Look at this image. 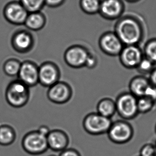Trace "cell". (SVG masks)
Segmentation results:
<instances>
[{"mask_svg":"<svg viewBox=\"0 0 156 156\" xmlns=\"http://www.w3.org/2000/svg\"><path fill=\"white\" fill-rule=\"evenodd\" d=\"M114 32L124 45H139L145 37L143 26L133 17L120 18L115 25Z\"/></svg>","mask_w":156,"mask_h":156,"instance_id":"6da1fadb","label":"cell"},{"mask_svg":"<svg viewBox=\"0 0 156 156\" xmlns=\"http://www.w3.org/2000/svg\"><path fill=\"white\" fill-rule=\"evenodd\" d=\"M30 88L18 79L11 81L6 87L5 92L7 103L15 108L23 107L29 101Z\"/></svg>","mask_w":156,"mask_h":156,"instance_id":"7a4b0ae2","label":"cell"},{"mask_svg":"<svg viewBox=\"0 0 156 156\" xmlns=\"http://www.w3.org/2000/svg\"><path fill=\"white\" fill-rule=\"evenodd\" d=\"M117 113L122 119L132 120L139 114L137 109V98L129 92L120 93L115 100Z\"/></svg>","mask_w":156,"mask_h":156,"instance_id":"3957f363","label":"cell"},{"mask_svg":"<svg viewBox=\"0 0 156 156\" xmlns=\"http://www.w3.org/2000/svg\"><path fill=\"white\" fill-rule=\"evenodd\" d=\"M112 121L96 112H91L84 117L82 121V126L84 131L92 135H102L108 133Z\"/></svg>","mask_w":156,"mask_h":156,"instance_id":"277c9868","label":"cell"},{"mask_svg":"<svg viewBox=\"0 0 156 156\" xmlns=\"http://www.w3.org/2000/svg\"><path fill=\"white\" fill-rule=\"evenodd\" d=\"M21 147L28 154L40 155L48 149L46 137L37 130L26 133L21 140Z\"/></svg>","mask_w":156,"mask_h":156,"instance_id":"5b68a950","label":"cell"},{"mask_svg":"<svg viewBox=\"0 0 156 156\" xmlns=\"http://www.w3.org/2000/svg\"><path fill=\"white\" fill-rule=\"evenodd\" d=\"M134 133L132 125L127 120L122 119L112 122L107 134L109 139L113 143L122 144L131 141Z\"/></svg>","mask_w":156,"mask_h":156,"instance_id":"8992f818","label":"cell"},{"mask_svg":"<svg viewBox=\"0 0 156 156\" xmlns=\"http://www.w3.org/2000/svg\"><path fill=\"white\" fill-rule=\"evenodd\" d=\"M90 53L88 49L82 45H73L66 50L64 59L70 67L79 69L84 67Z\"/></svg>","mask_w":156,"mask_h":156,"instance_id":"52a82bcc","label":"cell"},{"mask_svg":"<svg viewBox=\"0 0 156 156\" xmlns=\"http://www.w3.org/2000/svg\"><path fill=\"white\" fill-rule=\"evenodd\" d=\"M98 44L102 52L110 57H118L124 46L114 31H108L102 34Z\"/></svg>","mask_w":156,"mask_h":156,"instance_id":"ba28073f","label":"cell"},{"mask_svg":"<svg viewBox=\"0 0 156 156\" xmlns=\"http://www.w3.org/2000/svg\"><path fill=\"white\" fill-rule=\"evenodd\" d=\"M61 70L56 63L45 61L39 67V83L42 87H50L59 81Z\"/></svg>","mask_w":156,"mask_h":156,"instance_id":"9c48e42d","label":"cell"},{"mask_svg":"<svg viewBox=\"0 0 156 156\" xmlns=\"http://www.w3.org/2000/svg\"><path fill=\"white\" fill-rule=\"evenodd\" d=\"M118 57L124 67L128 69H136L143 58V50L137 45H124Z\"/></svg>","mask_w":156,"mask_h":156,"instance_id":"30bf717a","label":"cell"},{"mask_svg":"<svg viewBox=\"0 0 156 156\" xmlns=\"http://www.w3.org/2000/svg\"><path fill=\"white\" fill-rule=\"evenodd\" d=\"M29 13L19 1H11L5 5L3 14L5 19L13 25H24Z\"/></svg>","mask_w":156,"mask_h":156,"instance_id":"8fae6325","label":"cell"},{"mask_svg":"<svg viewBox=\"0 0 156 156\" xmlns=\"http://www.w3.org/2000/svg\"><path fill=\"white\" fill-rule=\"evenodd\" d=\"M46 94L50 101L57 105H63L71 99L73 90L68 83L58 81L49 87Z\"/></svg>","mask_w":156,"mask_h":156,"instance_id":"7c38bea8","label":"cell"},{"mask_svg":"<svg viewBox=\"0 0 156 156\" xmlns=\"http://www.w3.org/2000/svg\"><path fill=\"white\" fill-rule=\"evenodd\" d=\"M35 43L34 36L28 30H18L13 34L11 38V45L17 53L25 54L30 52L33 49Z\"/></svg>","mask_w":156,"mask_h":156,"instance_id":"4fadbf2b","label":"cell"},{"mask_svg":"<svg viewBox=\"0 0 156 156\" xmlns=\"http://www.w3.org/2000/svg\"><path fill=\"white\" fill-rule=\"evenodd\" d=\"M39 67L31 60L21 62L18 79L29 87H35L39 83Z\"/></svg>","mask_w":156,"mask_h":156,"instance_id":"5bb4252c","label":"cell"},{"mask_svg":"<svg viewBox=\"0 0 156 156\" xmlns=\"http://www.w3.org/2000/svg\"><path fill=\"white\" fill-rule=\"evenodd\" d=\"M49 149L55 152H61L68 148L70 138L66 132L60 129L51 130L46 136Z\"/></svg>","mask_w":156,"mask_h":156,"instance_id":"9a60e30c","label":"cell"},{"mask_svg":"<svg viewBox=\"0 0 156 156\" xmlns=\"http://www.w3.org/2000/svg\"><path fill=\"white\" fill-rule=\"evenodd\" d=\"M123 6L119 0H103L101 3L99 12L108 20H115L121 16Z\"/></svg>","mask_w":156,"mask_h":156,"instance_id":"2e32d148","label":"cell"},{"mask_svg":"<svg viewBox=\"0 0 156 156\" xmlns=\"http://www.w3.org/2000/svg\"><path fill=\"white\" fill-rule=\"evenodd\" d=\"M150 84L149 78L146 76L139 75L134 76L129 83V92L137 98L143 97Z\"/></svg>","mask_w":156,"mask_h":156,"instance_id":"e0dca14e","label":"cell"},{"mask_svg":"<svg viewBox=\"0 0 156 156\" xmlns=\"http://www.w3.org/2000/svg\"><path fill=\"white\" fill-rule=\"evenodd\" d=\"M46 23V16L41 11H38L28 13L24 25L28 30L37 32L42 30Z\"/></svg>","mask_w":156,"mask_h":156,"instance_id":"ac0fdd59","label":"cell"},{"mask_svg":"<svg viewBox=\"0 0 156 156\" xmlns=\"http://www.w3.org/2000/svg\"><path fill=\"white\" fill-rule=\"evenodd\" d=\"M97 112L107 118H111L117 112L115 100L110 98H104L98 102Z\"/></svg>","mask_w":156,"mask_h":156,"instance_id":"d6986e66","label":"cell"},{"mask_svg":"<svg viewBox=\"0 0 156 156\" xmlns=\"http://www.w3.org/2000/svg\"><path fill=\"white\" fill-rule=\"evenodd\" d=\"M17 134L15 129L7 124L0 125V146H9L14 143Z\"/></svg>","mask_w":156,"mask_h":156,"instance_id":"ffe728a7","label":"cell"},{"mask_svg":"<svg viewBox=\"0 0 156 156\" xmlns=\"http://www.w3.org/2000/svg\"><path fill=\"white\" fill-rule=\"evenodd\" d=\"M21 62L15 58L7 59L3 65V70L4 74L9 77L18 76Z\"/></svg>","mask_w":156,"mask_h":156,"instance_id":"44dd1931","label":"cell"},{"mask_svg":"<svg viewBox=\"0 0 156 156\" xmlns=\"http://www.w3.org/2000/svg\"><path fill=\"white\" fill-rule=\"evenodd\" d=\"M142 50L144 57L150 60L156 65V38H151L148 40Z\"/></svg>","mask_w":156,"mask_h":156,"instance_id":"7402d4cb","label":"cell"},{"mask_svg":"<svg viewBox=\"0 0 156 156\" xmlns=\"http://www.w3.org/2000/svg\"><path fill=\"white\" fill-rule=\"evenodd\" d=\"M80 4L84 12L93 15L99 11L101 2L99 0H80Z\"/></svg>","mask_w":156,"mask_h":156,"instance_id":"603a6c76","label":"cell"},{"mask_svg":"<svg viewBox=\"0 0 156 156\" xmlns=\"http://www.w3.org/2000/svg\"><path fill=\"white\" fill-rule=\"evenodd\" d=\"M156 102L149 98L143 96L137 98V109L139 114H147L154 108Z\"/></svg>","mask_w":156,"mask_h":156,"instance_id":"cb8c5ba5","label":"cell"},{"mask_svg":"<svg viewBox=\"0 0 156 156\" xmlns=\"http://www.w3.org/2000/svg\"><path fill=\"white\" fill-rule=\"evenodd\" d=\"M19 1L28 13L41 11L46 5L45 0H19Z\"/></svg>","mask_w":156,"mask_h":156,"instance_id":"d4e9b609","label":"cell"},{"mask_svg":"<svg viewBox=\"0 0 156 156\" xmlns=\"http://www.w3.org/2000/svg\"><path fill=\"white\" fill-rule=\"evenodd\" d=\"M155 66L156 65L152 61H150V60L144 57L139 62V65L136 68V70L140 73L141 75H149V74L152 72L153 69L156 67Z\"/></svg>","mask_w":156,"mask_h":156,"instance_id":"484cf974","label":"cell"},{"mask_svg":"<svg viewBox=\"0 0 156 156\" xmlns=\"http://www.w3.org/2000/svg\"><path fill=\"white\" fill-rule=\"evenodd\" d=\"M156 155V147L152 144H144L139 151V156H155Z\"/></svg>","mask_w":156,"mask_h":156,"instance_id":"4316f807","label":"cell"},{"mask_svg":"<svg viewBox=\"0 0 156 156\" xmlns=\"http://www.w3.org/2000/svg\"><path fill=\"white\" fill-rule=\"evenodd\" d=\"M98 58L96 55L92 53H90L84 67H86L89 69H94L98 65Z\"/></svg>","mask_w":156,"mask_h":156,"instance_id":"83f0119b","label":"cell"},{"mask_svg":"<svg viewBox=\"0 0 156 156\" xmlns=\"http://www.w3.org/2000/svg\"><path fill=\"white\" fill-rule=\"evenodd\" d=\"M144 96L150 98L156 103V87L150 83L146 90Z\"/></svg>","mask_w":156,"mask_h":156,"instance_id":"f1b7e54d","label":"cell"},{"mask_svg":"<svg viewBox=\"0 0 156 156\" xmlns=\"http://www.w3.org/2000/svg\"><path fill=\"white\" fill-rule=\"evenodd\" d=\"M58 156H81L80 152L74 148H69L60 152Z\"/></svg>","mask_w":156,"mask_h":156,"instance_id":"f546056e","label":"cell"},{"mask_svg":"<svg viewBox=\"0 0 156 156\" xmlns=\"http://www.w3.org/2000/svg\"><path fill=\"white\" fill-rule=\"evenodd\" d=\"M65 0H45V4L50 8H58L62 5Z\"/></svg>","mask_w":156,"mask_h":156,"instance_id":"4dcf8cb0","label":"cell"},{"mask_svg":"<svg viewBox=\"0 0 156 156\" xmlns=\"http://www.w3.org/2000/svg\"><path fill=\"white\" fill-rule=\"evenodd\" d=\"M37 131H38L39 132L41 133V134L46 137L47 135H48L49 133H50L51 129L46 125H41L39 127V129H37Z\"/></svg>","mask_w":156,"mask_h":156,"instance_id":"1f68e13d","label":"cell"},{"mask_svg":"<svg viewBox=\"0 0 156 156\" xmlns=\"http://www.w3.org/2000/svg\"><path fill=\"white\" fill-rule=\"evenodd\" d=\"M149 80L151 84L156 87V67L149 75Z\"/></svg>","mask_w":156,"mask_h":156,"instance_id":"d6a6232c","label":"cell"},{"mask_svg":"<svg viewBox=\"0 0 156 156\" xmlns=\"http://www.w3.org/2000/svg\"><path fill=\"white\" fill-rule=\"evenodd\" d=\"M56 156V155H54V154H51V155H49V156Z\"/></svg>","mask_w":156,"mask_h":156,"instance_id":"836d02e7","label":"cell"},{"mask_svg":"<svg viewBox=\"0 0 156 156\" xmlns=\"http://www.w3.org/2000/svg\"><path fill=\"white\" fill-rule=\"evenodd\" d=\"M155 132H156V126H155Z\"/></svg>","mask_w":156,"mask_h":156,"instance_id":"e575fe53","label":"cell"},{"mask_svg":"<svg viewBox=\"0 0 156 156\" xmlns=\"http://www.w3.org/2000/svg\"><path fill=\"white\" fill-rule=\"evenodd\" d=\"M155 147H156V144H155Z\"/></svg>","mask_w":156,"mask_h":156,"instance_id":"d590c367","label":"cell"},{"mask_svg":"<svg viewBox=\"0 0 156 156\" xmlns=\"http://www.w3.org/2000/svg\"></svg>","mask_w":156,"mask_h":156,"instance_id":"8d00e7d4","label":"cell"}]
</instances>
